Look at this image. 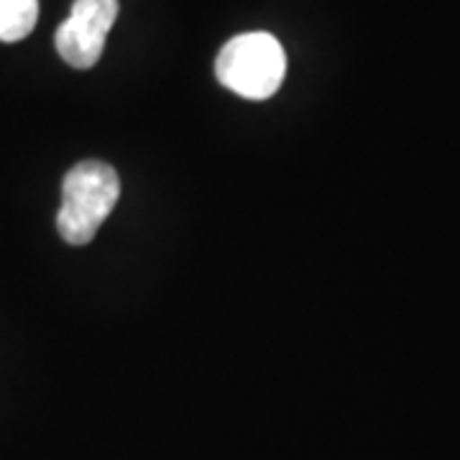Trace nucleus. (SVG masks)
<instances>
[{"mask_svg":"<svg viewBox=\"0 0 460 460\" xmlns=\"http://www.w3.org/2000/svg\"><path fill=\"white\" fill-rule=\"evenodd\" d=\"M287 54L271 33L233 36L215 59V77L246 100L271 98L284 83Z\"/></svg>","mask_w":460,"mask_h":460,"instance_id":"obj_2","label":"nucleus"},{"mask_svg":"<svg viewBox=\"0 0 460 460\" xmlns=\"http://www.w3.org/2000/svg\"><path fill=\"white\" fill-rule=\"evenodd\" d=\"M39 21V0H0V41L26 39Z\"/></svg>","mask_w":460,"mask_h":460,"instance_id":"obj_4","label":"nucleus"},{"mask_svg":"<svg viewBox=\"0 0 460 460\" xmlns=\"http://www.w3.org/2000/svg\"><path fill=\"white\" fill-rule=\"evenodd\" d=\"M115 18L118 0H75L72 13L54 36L59 57L75 69L98 65Z\"/></svg>","mask_w":460,"mask_h":460,"instance_id":"obj_3","label":"nucleus"},{"mask_svg":"<svg viewBox=\"0 0 460 460\" xmlns=\"http://www.w3.org/2000/svg\"><path fill=\"white\" fill-rule=\"evenodd\" d=\"M120 198V180L113 166L87 159L66 172L62 205L57 213L59 235L72 246H87Z\"/></svg>","mask_w":460,"mask_h":460,"instance_id":"obj_1","label":"nucleus"}]
</instances>
